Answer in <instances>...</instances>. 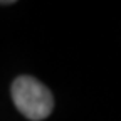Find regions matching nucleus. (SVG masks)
<instances>
[{
    "mask_svg": "<svg viewBox=\"0 0 121 121\" xmlns=\"http://www.w3.org/2000/svg\"><path fill=\"white\" fill-rule=\"evenodd\" d=\"M10 93L15 108L32 121L45 119L54 108L51 91L30 76L17 78L12 84Z\"/></svg>",
    "mask_w": 121,
    "mask_h": 121,
    "instance_id": "f257e3e1",
    "label": "nucleus"
},
{
    "mask_svg": "<svg viewBox=\"0 0 121 121\" xmlns=\"http://www.w3.org/2000/svg\"><path fill=\"white\" fill-rule=\"evenodd\" d=\"M10 4H13L12 0H4V2H0V5H10Z\"/></svg>",
    "mask_w": 121,
    "mask_h": 121,
    "instance_id": "f03ea898",
    "label": "nucleus"
}]
</instances>
